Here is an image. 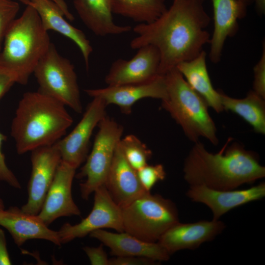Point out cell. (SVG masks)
Instances as JSON below:
<instances>
[{"instance_id":"obj_1","label":"cell","mask_w":265,"mask_h":265,"mask_svg":"<svg viewBox=\"0 0 265 265\" xmlns=\"http://www.w3.org/2000/svg\"><path fill=\"white\" fill-rule=\"evenodd\" d=\"M203 3L202 0H173L156 20L134 26L132 30L137 35L131 41V48L137 50L148 45L156 47L160 54V75L196 57L211 39L206 30L211 18Z\"/></svg>"},{"instance_id":"obj_2","label":"cell","mask_w":265,"mask_h":265,"mask_svg":"<svg viewBox=\"0 0 265 265\" xmlns=\"http://www.w3.org/2000/svg\"><path fill=\"white\" fill-rule=\"evenodd\" d=\"M232 140L229 138L215 154L209 152L201 142L194 143L183 167L184 178L189 186L232 190L265 177V167L258 155Z\"/></svg>"},{"instance_id":"obj_3","label":"cell","mask_w":265,"mask_h":265,"mask_svg":"<svg viewBox=\"0 0 265 265\" xmlns=\"http://www.w3.org/2000/svg\"><path fill=\"white\" fill-rule=\"evenodd\" d=\"M65 106L38 91L24 94L11 126L18 154L53 145L65 135L73 122Z\"/></svg>"},{"instance_id":"obj_4","label":"cell","mask_w":265,"mask_h":265,"mask_svg":"<svg viewBox=\"0 0 265 265\" xmlns=\"http://www.w3.org/2000/svg\"><path fill=\"white\" fill-rule=\"evenodd\" d=\"M26 5L22 15L9 26L0 51V69L22 85L27 84L51 44L37 12Z\"/></svg>"},{"instance_id":"obj_5","label":"cell","mask_w":265,"mask_h":265,"mask_svg":"<svg viewBox=\"0 0 265 265\" xmlns=\"http://www.w3.org/2000/svg\"><path fill=\"white\" fill-rule=\"evenodd\" d=\"M164 75L167 96L161 100L162 107L191 141L198 142L202 137L217 145L216 128L205 101L189 85L176 67Z\"/></svg>"},{"instance_id":"obj_6","label":"cell","mask_w":265,"mask_h":265,"mask_svg":"<svg viewBox=\"0 0 265 265\" xmlns=\"http://www.w3.org/2000/svg\"><path fill=\"white\" fill-rule=\"evenodd\" d=\"M123 231L149 242H157L179 222L178 210L171 200L145 193L121 208Z\"/></svg>"},{"instance_id":"obj_7","label":"cell","mask_w":265,"mask_h":265,"mask_svg":"<svg viewBox=\"0 0 265 265\" xmlns=\"http://www.w3.org/2000/svg\"><path fill=\"white\" fill-rule=\"evenodd\" d=\"M33 74L39 86V92L58 100L78 113H82L74 66L58 53L53 43L37 64Z\"/></svg>"},{"instance_id":"obj_8","label":"cell","mask_w":265,"mask_h":265,"mask_svg":"<svg viewBox=\"0 0 265 265\" xmlns=\"http://www.w3.org/2000/svg\"><path fill=\"white\" fill-rule=\"evenodd\" d=\"M98 126L99 130L92 150L84 164L75 175L77 179H85L80 185L81 197L85 200L97 188L105 185L123 132L122 125L106 115Z\"/></svg>"},{"instance_id":"obj_9","label":"cell","mask_w":265,"mask_h":265,"mask_svg":"<svg viewBox=\"0 0 265 265\" xmlns=\"http://www.w3.org/2000/svg\"><path fill=\"white\" fill-rule=\"evenodd\" d=\"M94 192L93 206L89 214L78 223H64L57 231L61 244L104 228L124 232L121 209L113 201L105 185Z\"/></svg>"},{"instance_id":"obj_10","label":"cell","mask_w":265,"mask_h":265,"mask_svg":"<svg viewBox=\"0 0 265 265\" xmlns=\"http://www.w3.org/2000/svg\"><path fill=\"white\" fill-rule=\"evenodd\" d=\"M31 173L27 186V202L21 209L37 215L53 182L61 157L56 144L40 147L31 151Z\"/></svg>"},{"instance_id":"obj_11","label":"cell","mask_w":265,"mask_h":265,"mask_svg":"<svg viewBox=\"0 0 265 265\" xmlns=\"http://www.w3.org/2000/svg\"><path fill=\"white\" fill-rule=\"evenodd\" d=\"M106 106L102 98H93L82 118L72 131L56 142L61 160L77 169L85 161L91 135L95 128L106 115Z\"/></svg>"},{"instance_id":"obj_12","label":"cell","mask_w":265,"mask_h":265,"mask_svg":"<svg viewBox=\"0 0 265 265\" xmlns=\"http://www.w3.org/2000/svg\"><path fill=\"white\" fill-rule=\"evenodd\" d=\"M76 169L62 160L60 162L37 214L46 225L49 226L59 217L80 215L81 212L72 194Z\"/></svg>"},{"instance_id":"obj_13","label":"cell","mask_w":265,"mask_h":265,"mask_svg":"<svg viewBox=\"0 0 265 265\" xmlns=\"http://www.w3.org/2000/svg\"><path fill=\"white\" fill-rule=\"evenodd\" d=\"M84 91L92 98H102L107 106H117L125 114H130L133 105L142 99L151 98L162 100L167 96L164 75H160L142 82L87 89Z\"/></svg>"},{"instance_id":"obj_14","label":"cell","mask_w":265,"mask_h":265,"mask_svg":"<svg viewBox=\"0 0 265 265\" xmlns=\"http://www.w3.org/2000/svg\"><path fill=\"white\" fill-rule=\"evenodd\" d=\"M159 62L158 49L151 45L144 46L137 49L131 59L114 61L105 81L107 86H115L148 81L159 75Z\"/></svg>"},{"instance_id":"obj_15","label":"cell","mask_w":265,"mask_h":265,"mask_svg":"<svg viewBox=\"0 0 265 265\" xmlns=\"http://www.w3.org/2000/svg\"><path fill=\"white\" fill-rule=\"evenodd\" d=\"M186 195L191 201L209 207L212 219L219 220L230 210L246 203L262 199L265 197V183L244 189L217 190L202 185L191 186Z\"/></svg>"},{"instance_id":"obj_16","label":"cell","mask_w":265,"mask_h":265,"mask_svg":"<svg viewBox=\"0 0 265 265\" xmlns=\"http://www.w3.org/2000/svg\"><path fill=\"white\" fill-rule=\"evenodd\" d=\"M225 228V223L219 219L179 222L167 230L158 242L171 255L179 250L197 249L203 243L212 240Z\"/></svg>"},{"instance_id":"obj_17","label":"cell","mask_w":265,"mask_h":265,"mask_svg":"<svg viewBox=\"0 0 265 265\" xmlns=\"http://www.w3.org/2000/svg\"><path fill=\"white\" fill-rule=\"evenodd\" d=\"M0 226L11 235L15 244L20 247L30 239H43L60 246L57 231L50 229L37 215L11 206L0 209Z\"/></svg>"},{"instance_id":"obj_18","label":"cell","mask_w":265,"mask_h":265,"mask_svg":"<svg viewBox=\"0 0 265 265\" xmlns=\"http://www.w3.org/2000/svg\"><path fill=\"white\" fill-rule=\"evenodd\" d=\"M119 143L105 185L113 201L122 208L147 191L141 185L137 171L125 158Z\"/></svg>"},{"instance_id":"obj_19","label":"cell","mask_w":265,"mask_h":265,"mask_svg":"<svg viewBox=\"0 0 265 265\" xmlns=\"http://www.w3.org/2000/svg\"><path fill=\"white\" fill-rule=\"evenodd\" d=\"M89 236L108 247L110 254L115 257H140L157 262L170 259V255L159 242L145 241L125 232L111 233L99 229Z\"/></svg>"},{"instance_id":"obj_20","label":"cell","mask_w":265,"mask_h":265,"mask_svg":"<svg viewBox=\"0 0 265 265\" xmlns=\"http://www.w3.org/2000/svg\"><path fill=\"white\" fill-rule=\"evenodd\" d=\"M30 5L37 12L44 28L53 30L70 39L78 46L83 56L85 67L89 69L92 47L84 33L68 23L57 4L51 0H18Z\"/></svg>"},{"instance_id":"obj_21","label":"cell","mask_w":265,"mask_h":265,"mask_svg":"<svg viewBox=\"0 0 265 265\" xmlns=\"http://www.w3.org/2000/svg\"><path fill=\"white\" fill-rule=\"evenodd\" d=\"M211 0L213 6L214 29L210 39L209 57L211 62L217 63L221 60L226 39L236 35L238 30V20L243 17L237 0Z\"/></svg>"},{"instance_id":"obj_22","label":"cell","mask_w":265,"mask_h":265,"mask_svg":"<svg viewBox=\"0 0 265 265\" xmlns=\"http://www.w3.org/2000/svg\"><path fill=\"white\" fill-rule=\"evenodd\" d=\"M112 0H73L80 19L99 36L118 35L130 31L129 26L116 25L113 18Z\"/></svg>"},{"instance_id":"obj_23","label":"cell","mask_w":265,"mask_h":265,"mask_svg":"<svg viewBox=\"0 0 265 265\" xmlns=\"http://www.w3.org/2000/svg\"><path fill=\"white\" fill-rule=\"evenodd\" d=\"M206 52L203 50L193 59L179 63L177 69L189 85L217 113L223 109L219 90L213 87L206 65Z\"/></svg>"},{"instance_id":"obj_24","label":"cell","mask_w":265,"mask_h":265,"mask_svg":"<svg viewBox=\"0 0 265 265\" xmlns=\"http://www.w3.org/2000/svg\"><path fill=\"white\" fill-rule=\"evenodd\" d=\"M223 110L231 111L241 117L258 133H265V101L253 90L242 99L231 97L219 90Z\"/></svg>"},{"instance_id":"obj_25","label":"cell","mask_w":265,"mask_h":265,"mask_svg":"<svg viewBox=\"0 0 265 265\" xmlns=\"http://www.w3.org/2000/svg\"><path fill=\"white\" fill-rule=\"evenodd\" d=\"M165 0H112L113 14L134 22L150 23L167 9Z\"/></svg>"},{"instance_id":"obj_26","label":"cell","mask_w":265,"mask_h":265,"mask_svg":"<svg viewBox=\"0 0 265 265\" xmlns=\"http://www.w3.org/2000/svg\"><path fill=\"white\" fill-rule=\"evenodd\" d=\"M119 144L126 160L136 171L147 164L152 156V151L133 134L121 139Z\"/></svg>"},{"instance_id":"obj_27","label":"cell","mask_w":265,"mask_h":265,"mask_svg":"<svg viewBox=\"0 0 265 265\" xmlns=\"http://www.w3.org/2000/svg\"><path fill=\"white\" fill-rule=\"evenodd\" d=\"M20 9L18 2L0 0V51L5 34Z\"/></svg>"},{"instance_id":"obj_28","label":"cell","mask_w":265,"mask_h":265,"mask_svg":"<svg viewBox=\"0 0 265 265\" xmlns=\"http://www.w3.org/2000/svg\"><path fill=\"white\" fill-rule=\"evenodd\" d=\"M136 171L141 185L147 191H150L158 182L164 180L166 177L164 167L161 164H147Z\"/></svg>"},{"instance_id":"obj_29","label":"cell","mask_w":265,"mask_h":265,"mask_svg":"<svg viewBox=\"0 0 265 265\" xmlns=\"http://www.w3.org/2000/svg\"><path fill=\"white\" fill-rule=\"evenodd\" d=\"M261 57L253 68L254 81L253 90L265 99V44L262 45Z\"/></svg>"},{"instance_id":"obj_30","label":"cell","mask_w":265,"mask_h":265,"mask_svg":"<svg viewBox=\"0 0 265 265\" xmlns=\"http://www.w3.org/2000/svg\"><path fill=\"white\" fill-rule=\"evenodd\" d=\"M6 136L0 132V182L7 183L16 189H21V185L13 172L7 166L4 154L1 151V146Z\"/></svg>"},{"instance_id":"obj_31","label":"cell","mask_w":265,"mask_h":265,"mask_svg":"<svg viewBox=\"0 0 265 265\" xmlns=\"http://www.w3.org/2000/svg\"><path fill=\"white\" fill-rule=\"evenodd\" d=\"M102 243L98 247L85 246L83 250L92 265H109V260Z\"/></svg>"},{"instance_id":"obj_32","label":"cell","mask_w":265,"mask_h":265,"mask_svg":"<svg viewBox=\"0 0 265 265\" xmlns=\"http://www.w3.org/2000/svg\"><path fill=\"white\" fill-rule=\"evenodd\" d=\"M156 261L144 257L134 256L115 257L109 260V265H153Z\"/></svg>"},{"instance_id":"obj_33","label":"cell","mask_w":265,"mask_h":265,"mask_svg":"<svg viewBox=\"0 0 265 265\" xmlns=\"http://www.w3.org/2000/svg\"><path fill=\"white\" fill-rule=\"evenodd\" d=\"M15 83V80L11 74L0 69V99Z\"/></svg>"},{"instance_id":"obj_34","label":"cell","mask_w":265,"mask_h":265,"mask_svg":"<svg viewBox=\"0 0 265 265\" xmlns=\"http://www.w3.org/2000/svg\"><path fill=\"white\" fill-rule=\"evenodd\" d=\"M11 265L4 231L0 228V265Z\"/></svg>"},{"instance_id":"obj_35","label":"cell","mask_w":265,"mask_h":265,"mask_svg":"<svg viewBox=\"0 0 265 265\" xmlns=\"http://www.w3.org/2000/svg\"><path fill=\"white\" fill-rule=\"evenodd\" d=\"M55 3L62 11L65 17L70 21L74 20L73 15L70 12L68 6L64 0H51Z\"/></svg>"},{"instance_id":"obj_36","label":"cell","mask_w":265,"mask_h":265,"mask_svg":"<svg viewBox=\"0 0 265 265\" xmlns=\"http://www.w3.org/2000/svg\"><path fill=\"white\" fill-rule=\"evenodd\" d=\"M239 8L243 18L246 16L247 13V8L252 2L254 0H237Z\"/></svg>"},{"instance_id":"obj_37","label":"cell","mask_w":265,"mask_h":265,"mask_svg":"<svg viewBox=\"0 0 265 265\" xmlns=\"http://www.w3.org/2000/svg\"><path fill=\"white\" fill-rule=\"evenodd\" d=\"M256 10L259 15L263 16L265 13V0H254Z\"/></svg>"},{"instance_id":"obj_38","label":"cell","mask_w":265,"mask_h":265,"mask_svg":"<svg viewBox=\"0 0 265 265\" xmlns=\"http://www.w3.org/2000/svg\"><path fill=\"white\" fill-rule=\"evenodd\" d=\"M5 208L4 204L2 199L0 198V209H3Z\"/></svg>"}]
</instances>
